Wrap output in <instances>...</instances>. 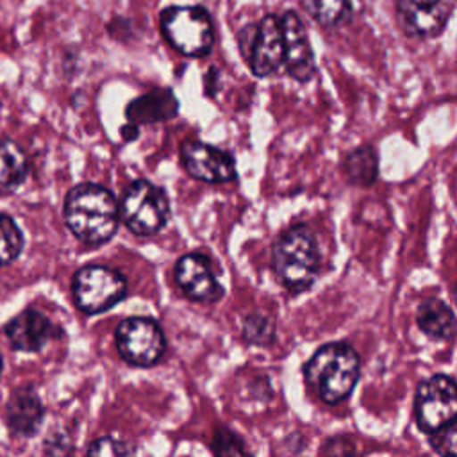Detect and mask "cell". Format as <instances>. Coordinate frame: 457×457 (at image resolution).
Returning <instances> with one entry per match:
<instances>
[{
  "mask_svg": "<svg viewBox=\"0 0 457 457\" xmlns=\"http://www.w3.org/2000/svg\"><path fill=\"white\" fill-rule=\"evenodd\" d=\"M64 221L79 241L86 245L107 243L118 230V200L100 184H79L66 195Z\"/></svg>",
  "mask_w": 457,
  "mask_h": 457,
  "instance_id": "1",
  "label": "cell"
},
{
  "mask_svg": "<svg viewBox=\"0 0 457 457\" xmlns=\"http://www.w3.org/2000/svg\"><path fill=\"white\" fill-rule=\"evenodd\" d=\"M361 375L359 353L345 341L320 346L303 366L307 386L320 400L337 405L350 396Z\"/></svg>",
  "mask_w": 457,
  "mask_h": 457,
  "instance_id": "2",
  "label": "cell"
},
{
  "mask_svg": "<svg viewBox=\"0 0 457 457\" xmlns=\"http://www.w3.org/2000/svg\"><path fill=\"white\" fill-rule=\"evenodd\" d=\"M271 268L278 282L293 293L314 284L320 273V248L309 225H293L277 237L271 246Z\"/></svg>",
  "mask_w": 457,
  "mask_h": 457,
  "instance_id": "3",
  "label": "cell"
},
{
  "mask_svg": "<svg viewBox=\"0 0 457 457\" xmlns=\"http://www.w3.org/2000/svg\"><path fill=\"white\" fill-rule=\"evenodd\" d=\"M166 41L186 57H204L214 43L211 14L202 5H168L159 14Z\"/></svg>",
  "mask_w": 457,
  "mask_h": 457,
  "instance_id": "4",
  "label": "cell"
},
{
  "mask_svg": "<svg viewBox=\"0 0 457 457\" xmlns=\"http://www.w3.org/2000/svg\"><path fill=\"white\" fill-rule=\"evenodd\" d=\"M120 216L136 236L157 234L170 218V202L162 187L146 179H136L123 193Z\"/></svg>",
  "mask_w": 457,
  "mask_h": 457,
  "instance_id": "5",
  "label": "cell"
},
{
  "mask_svg": "<svg viewBox=\"0 0 457 457\" xmlns=\"http://www.w3.org/2000/svg\"><path fill=\"white\" fill-rule=\"evenodd\" d=\"M75 305L86 314H100L120 303L127 295V278L114 268L87 264L71 280Z\"/></svg>",
  "mask_w": 457,
  "mask_h": 457,
  "instance_id": "6",
  "label": "cell"
},
{
  "mask_svg": "<svg viewBox=\"0 0 457 457\" xmlns=\"http://www.w3.org/2000/svg\"><path fill=\"white\" fill-rule=\"evenodd\" d=\"M114 341L121 359L137 368H150L161 361L166 350V337L152 318L132 316L118 323Z\"/></svg>",
  "mask_w": 457,
  "mask_h": 457,
  "instance_id": "7",
  "label": "cell"
},
{
  "mask_svg": "<svg viewBox=\"0 0 457 457\" xmlns=\"http://www.w3.org/2000/svg\"><path fill=\"white\" fill-rule=\"evenodd\" d=\"M414 418L421 432L430 434L457 418L455 380L448 375H432L425 378L414 396Z\"/></svg>",
  "mask_w": 457,
  "mask_h": 457,
  "instance_id": "8",
  "label": "cell"
},
{
  "mask_svg": "<svg viewBox=\"0 0 457 457\" xmlns=\"http://www.w3.org/2000/svg\"><path fill=\"white\" fill-rule=\"evenodd\" d=\"M180 159L193 179L207 184L230 182L237 175L232 154L204 141L182 143Z\"/></svg>",
  "mask_w": 457,
  "mask_h": 457,
  "instance_id": "9",
  "label": "cell"
},
{
  "mask_svg": "<svg viewBox=\"0 0 457 457\" xmlns=\"http://www.w3.org/2000/svg\"><path fill=\"white\" fill-rule=\"evenodd\" d=\"M395 14L405 36L428 39L443 32L452 7L446 0H396Z\"/></svg>",
  "mask_w": 457,
  "mask_h": 457,
  "instance_id": "10",
  "label": "cell"
},
{
  "mask_svg": "<svg viewBox=\"0 0 457 457\" xmlns=\"http://www.w3.org/2000/svg\"><path fill=\"white\" fill-rule=\"evenodd\" d=\"M245 55L255 77H270L284 66L280 16L266 14L257 25H253L252 39Z\"/></svg>",
  "mask_w": 457,
  "mask_h": 457,
  "instance_id": "11",
  "label": "cell"
},
{
  "mask_svg": "<svg viewBox=\"0 0 457 457\" xmlns=\"http://www.w3.org/2000/svg\"><path fill=\"white\" fill-rule=\"evenodd\" d=\"M173 277L182 293L195 302H218L225 289L212 273L211 259L200 252L184 253L173 268Z\"/></svg>",
  "mask_w": 457,
  "mask_h": 457,
  "instance_id": "12",
  "label": "cell"
},
{
  "mask_svg": "<svg viewBox=\"0 0 457 457\" xmlns=\"http://www.w3.org/2000/svg\"><path fill=\"white\" fill-rule=\"evenodd\" d=\"M280 25L286 71L296 82H309L316 73V61L307 29L296 11H286L280 16Z\"/></svg>",
  "mask_w": 457,
  "mask_h": 457,
  "instance_id": "13",
  "label": "cell"
},
{
  "mask_svg": "<svg viewBox=\"0 0 457 457\" xmlns=\"http://www.w3.org/2000/svg\"><path fill=\"white\" fill-rule=\"evenodd\" d=\"M54 334L52 321L36 309H25L5 325V336L14 350L37 352Z\"/></svg>",
  "mask_w": 457,
  "mask_h": 457,
  "instance_id": "14",
  "label": "cell"
},
{
  "mask_svg": "<svg viewBox=\"0 0 457 457\" xmlns=\"http://www.w3.org/2000/svg\"><path fill=\"white\" fill-rule=\"evenodd\" d=\"M177 111H179V100L175 93L168 87H159L134 98L127 105L125 116L130 123L139 127L146 123L170 120L177 114Z\"/></svg>",
  "mask_w": 457,
  "mask_h": 457,
  "instance_id": "15",
  "label": "cell"
},
{
  "mask_svg": "<svg viewBox=\"0 0 457 457\" xmlns=\"http://www.w3.org/2000/svg\"><path fill=\"white\" fill-rule=\"evenodd\" d=\"M43 403L30 387L14 391L7 402V425L18 436H32L43 421Z\"/></svg>",
  "mask_w": 457,
  "mask_h": 457,
  "instance_id": "16",
  "label": "cell"
},
{
  "mask_svg": "<svg viewBox=\"0 0 457 457\" xmlns=\"http://www.w3.org/2000/svg\"><path fill=\"white\" fill-rule=\"evenodd\" d=\"M416 323L425 336L436 341L452 339L455 332V314L452 307L439 298H427L420 303Z\"/></svg>",
  "mask_w": 457,
  "mask_h": 457,
  "instance_id": "17",
  "label": "cell"
},
{
  "mask_svg": "<svg viewBox=\"0 0 457 457\" xmlns=\"http://www.w3.org/2000/svg\"><path fill=\"white\" fill-rule=\"evenodd\" d=\"M29 161L23 150L14 143L0 141V193L14 191L27 177Z\"/></svg>",
  "mask_w": 457,
  "mask_h": 457,
  "instance_id": "18",
  "label": "cell"
},
{
  "mask_svg": "<svg viewBox=\"0 0 457 457\" xmlns=\"http://www.w3.org/2000/svg\"><path fill=\"white\" fill-rule=\"evenodd\" d=\"M343 173L355 186H371L378 173L377 150L371 145L350 150L343 159Z\"/></svg>",
  "mask_w": 457,
  "mask_h": 457,
  "instance_id": "19",
  "label": "cell"
},
{
  "mask_svg": "<svg viewBox=\"0 0 457 457\" xmlns=\"http://www.w3.org/2000/svg\"><path fill=\"white\" fill-rule=\"evenodd\" d=\"M300 5L325 29L339 27L352 16V0H300Z\"/></svg>",
  "mask_w": 457,
  "mask_h": 457,
  "instance_id": "20",
  "label": "cell"
},
{
  "mask_svg": "<svg viewBox=\"0 0 457 457\" xmlns=\"http://www.w3.org/2000/svg\"><path fill=\"white\" fill-rule=\"evenodd\" d=\"M241 336L250 345H270L275 339V321L264 312H248Z\"/></svg>",
  "mask_w": 457,
  "mask_h": 457,
  "instance_id": "21",
  "label": "cell"
},
{
  "mask_svg": "<svg viewBox=\"0 0 457 457\" xmlns=\"http://www.w3.org/2000/svg\"><path fill=\"white\" fill-rule=\"evenodd\" d=\"M23 248V236L7 214H0V266L14 261Z\"/></svg>",
  "mask_w": 457,
  "mask_h": 457,
  "instance_id": "22",
  "label": "cell"
},
{
  "mask_svg": "<svg viewBox=\"0 0 457 457\" xmlns=\"http://www.w3.org/2000/svg\"><path fill=\"white\" fill-rule=\"evenodd\" d=\"M211 450L216 455H243V453H250V450L246 448L245 441L232 428H227V427H220V428L214 430L212 441H211Z\"/></svg>",
  "mask_w": 457,
  "mask_h": 457,
  "instance_id": "23",
  "label": "cell"
},
{
  "mask_svg": "<svg viewBox=\"0 0 457 457\" xmlns=\"http://www.w3.org/2000/svg\"><path fill=\"white\" fill-rule=\"evenodd\" d=\"M132 453H136L134 446L111 436L95 439L87 446V455H132Z\"/></svg>",
  "mask_w": 457,
  "mask_h": 457,
  "instance_id": "24",
  "label": "cell"
},
{
  "mask_svg": "<svg viewBox=\"0 0 457 457\" xmlns=\"http://www.w3.org/2000/svg\"><path fill=\"white\" fill-rule=\"evenodd\" d=\"M428 443L434 448V452L441 455H455V421L434 430L428 434Z\"/></svg>",
  "mask_w": 457,
  "mask_h": 457,
  "instance_id": "25",
  "label": "cell"
},
{
  "mask_svg": "<svg viewBox=\"0 0 457 457\" xmlns=\"http://www.w3.org/2000/svg\"><path fill=\"white\" fill-rule=\"evenodd\" d=\"M121 136H123V139L125 141H134L137 136H139V129H137V125H134V123H125L123 127H121Z\"/></svg>",
  "mask_w": 457,
  "mask_h": 457,
  "instance_id": "26",
  "label": "cell"
},
{
  "mask_svg": "<svg viewBox=\"0 0 457 457\" xmlns=\"http://www.w3.org/2000/svg\"><path fill=\"white\" fill-rule=\"evenodd\" d=\"M0 366H2V357H0Z\"/></svg>",
  "mask_w": 457,
  "mask_h": 457,
  "instance_id": "27",
  "label": "cell"
}]
</instances>
